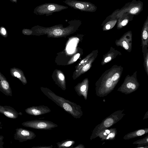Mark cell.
Wrapping results in <instances>:
<instances>
[{"mask_svg": "<svg viewBox=\"0 0 148 148\" xmlns=\"http://www.w3.org/2000/svg\"><path fill=\"white\" fill-rule=\"evenodd\" d=\"M57 105L76 118L77 107L76 104L56 95L55 94H44Z\"/></svg>", "mask_w": 148, "mask_h": 148, "instance_id": "1", "label": "cell"}, {"mask_svg": "<svg viewBox=\"0 0 148 148\" xmlns=\"http://www.w3.org/2000/svg\"><path fill=\"white\" fill-rule=\"evenodd\" d=\"M68 8L67 6L55 3H45L36 7L34 12L37 15H45L48 16L52 14L54 12H60Z\"/></svg>", "mask_w": 148, "mask_h": 148, "instance_id": "2", "label": "cell"}, {"mask_svg": "<svg viewBox=\"0 0 148 148\" xmlns=\"http://www.w3.org/2000/svg\"><path fill=\"white\" fill-rule=\"evenodd\" d=\"M21 125L23 126L36 129L50 130L58 125L50 121L44 120H33L25 121Z\"/></svg>", "mask_w": 148, "mask_h": 148, "instance_id": "3", "label": "cell"}, {"mask_svg": "<svg viewBox=\"0 0 148 148\" xmlns=\"http://www.w3.org/2000/svg\"><path fill=\"white\" fill-rule=\"evenodd\" d=\"M63 2L71 7L82 11L94 12L97 10L96 6L88 2L75 0H66Z\"/></svg>", "mask_w": 148, "mask_h": 148, "instance_id": "4", "label": "cell"}, {"mask_svg": "<svg viewBox=\"0 0 148 148\" xmlns=\"http://www.w3.org/2000/svg\"><path fill=\"white\" fill-rule=\"evenodd\" d=\"M14 134V138L20 142L32 140L36 136L35 133L32 131L22 128L15 129Z\"/></svg>", "mask_w": 148, "mask_h": 148, "instance_id": "5", "label": "cell"}, {"mask_svg": "<svg viewBox=\"0 0 148 148\" xmlns=\"http://www.w3.org/2000/svg\"><path fill=\"white\" fill-rule=\"evenodd\" d=\"M25 112L27 114L33 115H41L51 112L48 107L43 106H33L28 108L25 110Z\"/></svg>", "mask_w": 148, "mask_h": 148, "instance_id": "6", "label": "cell"}, {"mask_svg": "<svg viewBox=\"0 0 148 148\" xmlns=\"http://www.w3.org/2000/svg\"><path fill=\"white\" fill-rule=\"evenodd\" d=\"M0 91L6 95L12 96V92L10 84L5 77L0 72Z\"/></svg>", "mask_w": 148, "mask_h": 148, "instance_id": "7", "label": "cell"}, {"mask_svg": "<svg viewBox=\"0 0 148 148\" xmlns=\"http://www.w3.org/2000/svg\"><path fill=\"white\" fill-rule=\"evenodd\" d=\"M0 113L7 117L12 119L17 118L20 114L12 107L0 105Z\"/></svg>", "mask_w": 148, "mask_h": 148, "instance_id": "8", "label": "cell"}, {"mask_svg": "<svg viewBox=\"0 0 148 148\" xmlns=\"http://www.w3.org/2000/svg\"><path fill=\"white\" fill-rule=\"evenodd\" d=\"M141 4L132 5L121 10L117 14V16L120 17L125 12L132 14H138L141 10Z\"/></svg>", "mask_w": 148, "mask_h": 148, "instance_id": "9", "label": "cell"}, {"mask_svg": "<svg viewBox=\"0 0 148 148\" xmlns=\"http://www.w3.org/2000/svg\"><path fill=\"white\" fill-rule=\"evenodd\" d=\"M10 72L13 77L18 79L23 85H25L27 84V80L23 71L21 70L14 67L10 69Z\"/></svg>", "mask_w": 148, "mask_h": 148, "instance_id": "10", "label": "cell"}, {"mask_svg": "<svg viewBox=\"0 0 148 148\" xmlns=\"http://www.w3.org/2000/svg\"><path fill=\"white\" fill-rule=\"evenodd\" d=\"M114 121L111 118L107 119L104 122V126L106 127H108L111 126L113 123Z\"/></svg>", "mask_w": 148, "mask_h": 148, "instance_id": "11", "label": "cell"}, {"mask_svg": "<svg viewBox=\"0 0 148 148\" xmlns=\"http://www.w3.org/2000/svg\"><path fill=\"white\" fill-rule=\"evenodd\" d=\"M120 24L123 26L126 25L128 23V19L127 18H125L123 19H119Z\"/></svg>", "mask_w": 148, "mask_h": 148, "instance_id": "12", "label": "cell"}, {"mask_svg": "<svg viewBox=\"0 0 148 148\" xmlns=\"http://www.w3.org/2000/svg\"><path fill=\"white\" fill-rule=\"evenodd\" d=\"M63 33L62 31L60 29H54L53 32V34L56 36L61 35Z\"/></svg>", "mask_w": 148, "mask_h": 148, "instance_id": "13", "label": "cell"}, {"mask_svg": "<svg viewBox=\"0 0 148 148\" xmlns=\"http://www.w3.org/2000/svg\"><path fill=\"white\" fill-rule=\"evenodd\" d=\"M0 34L4 38H7L8 34L6 31L5 28L2 27L0 29Z\"/></svg>", "mask_w": 148, "mask_h": 148, "instance_id": "14", "label": "cell"}, {"mask_svg": "<svg viewBox=\"0 0 148 148\" xmlns=\"http://www.w3.org/2000/svg\"><path fill=\"white\" fill-rule=\"evenodd\" d=\"M22 32L23 34L25 35H30L32 32V30L27 29H24L22 30Z\"/></svg>", "mask_w": 148, "mask_h": 148, "instance_id": "15", "label": "cell"}, {"mask_svg": "<svg viewBox=\"0 0 148 148\" xmlns=\"http://www.w3.org/2000/svg\"><path fill=\"white\" fill-rule=\"evenodd\" d=\"M113 80L112 78H109L107 80L106 82V86L108 88L111 87L112 85Z\"/></svg>", "mask_w": 148, "mask_h": 148, "instance_id": "16", "label": "cell"}, {"mask_svg": "<svg viewBox=\"0 0 148 148\" xmlns=\"http://www.w3.org/2000/svg\"><path fill=\"white\" fill-rule=\"evenodd\" d=\"M73 141H66L61 145L60 146H65L66 147H69L71 146L73 144Z\"/></svg>", "mask_w": 148, "mask_h": 148, "instance_id": "17", "label": "cell"}, {"mask_svg": "<svg viewBox=\"0 0 148 148\" xmlns=\"http://www.w3.org/2000/svg\"><path fill=\"white\" fill-rule=\"evenodd\" d=\"M127 86L128 88H131L133 89H134L136 87V86L135 84L131 82L127 83Z\"/></svg>", "mask_w": 148, "mask_h": 148, "instance_id": "18", "label": "cell"}, {"mask_svg": "<svg viewBox=\"0 0 148 148\" xmlns=\"http://www.w3.org/2000/svg\"><path fill=\"white\" fill-rule=\"evenodd\" d=\"M4 139V137L2 135L0 136V148H3V145L4 142L3 140Z\"/></svg>", "mask_w": 148, "mask_h": 148, "instance_id": "19", "label": "cell"}, {"mask_svg": "<svg viewBox=\"0 0 148 148\" xmlns=\"http://www.w3.org/2000/svg\"><path fill=\"white\" fill-rule=\"evenodd\" d=\"M119 73H115L112 76V79L113 81L117 80L119 77Z\"/></svg>", "mask_w": 148, "mask_h": 148, "instance_id": "20", "label": "cell"}, {"mask_svg": "<svg viewBox=\"0 0 148 148\" xmlns=\"http://www.w3.org/2000/svg\"><path fill=\"white\" fill-rule=\"evenodd\" d=\"M145 131L143 130H140L136 132V134L138 136H140L144 134Z\"/></svg>", "mask_w": 148, "mask_h": 148, "instance_id": "21", "label": "cell"}, {"mask_svg": "<svg viewBox=\"0 0 148 148\" xmlns=\"http://www.w3.org/2000/svg\"><path fill=\"white\" fill-rule=\"evenodd\" d=\"M143 38L145 39H146L147 38V32L146 30H144L143 32Z\"/></svg>", "mask_w": 148, "mask_h": 148, "instance_id": "22", "label": "cell"}, {"mask_svg": "<svg viewBox=\"0 0 148 148\" xmlns=\"http://www.w3.org/2000/svg\"><path fill=\"white\" fill-rule=\"evenodd\" d=\"M90 67V65L89 64H86L83 68L82 70L84 71H86L89 69Z\"/></svg>", "mask_w": 148, "mask_h": 148, "instance_id": "23", "label": "cell"}, {"mask_svg": "<svg viewBox=\"0 0 148 148\" xmlns=\"http://www.w3.org/2000/svg\"><path fill=\"white\" fill-rule=\"evenodd\" d=\"M122 44L123 45V47L124 48L126 49H128L129 48V46L125 41H123V42Z\"/></svg>", "mask_w": 148, "mask_h": 148, "instance_id": "24", "label": "cell"}, {"mask_svg": "<svg viewBox=\"0 0 148 148\" xmlns=\"http://www.w3.org/2000/svg\"><path fill=\"white\" fill-rule=\"evenodd\" d=\"M59 77L61 80L63 81L64 79V76L63 75L60 73L59 75Z\"/></svg>", "mask_w": 148, "mask_h": 148, "instance_id": "25", "label": "cell"}, {"mask_svg": "<svg viewBox=\"0 0 148 148\" xmlns=\"http://www.w3.org/2000/svg\"><path fill=\"white\" fill-rule=\"evenodd\" d=\"M112 21H112V22H112ZM108 24H106V27H105L106 29H110L111 27V24H110L109 22H108Z\"/></svg>", "mask_w": 148, "mask_h": 148, "instance_id": "26", "label": "cell"}, {"mask_svg": "<svg viewBox=\"0 0 148 148\" xmlns=\"http://www.w3.org/2000/svg\"><path fill=\"white\" fill-rule=\"evenodd\" d=\"M111 58L110 57H108L106 58L104 62H108L111 60Z\"/></svg>", "mask_w": 148, "mask_h": 148, "instance_id": "27", "label": "cell"}, {"mask_svg": "<svg viewBox=\"0 0 148 148\" xmlns=\"http://www.w3.org/2000/svg\"><path fill=\"white\" fill-rule=\"evenodd\" d=\"M86 86L85 85L82 86L80 88V90L82 92L84 91L86 89Z\"/></svg>", "mask_w": 148, "mask_h": 148, "instance_id": "28", "label": "cell"}, {"mask_svg": "<svg viewBox=\"0 0 148 148\" xmlns=\"http://www.w3.org/2000/svg\"><path fill=\"white\" fill-rule=\"evenodd\" d=\"M79 56H80V54L79 53L77 54L76 55H75V56L74 57V60H73L74 61H76L77 60V59L78 58H79Z\"/></svg>", "mask_w": 148, "mask_h": 148, "instance_id": "29", "label": "cell"}, {"mask_svg": "<svg viewBox=\"0 0 148 148\" xmlns=\"http://www.w3.org/2000/svg\"><path fill=\"white\" fill-rule=\"evenodd\" d=\"M113 136V134L112 133L110 134L108 136L107 139H108L110 137H112Z\"/></svg>", "mask_w": 148, "mask_h": 148, "instance_id": "30", "label": "cell"}, {"mask_svg": "<svg viewBox=\"0 0 148 148\" xmlns=\"http://www.w3.org/2000/svg\"><path fill=\"white\" fill-rule=\"evenodd\" d=\"M106 132L108 134L110 133V131L108 130H106Z\"/></svg>", "mask_w": 148, "mask_h": 148, "instance_id": "31", "label": "cell"}, {"mask_svg": "<svg viewBox=\"0 0 148 148\" xmlns=\"http://www.w3.org/2000/svg\"><path fill=\"white\" fill-rule=\"evenodd\" d=\"M103 134L104 135H107L106 132H104Z\"/></svg>", "mask_w": 148, "mask_h": 148, "instance_id": "32", "label": "cell"}, {"mask_svg": "<svg viewBox=\"0 0 148 148\" xmlns=\"http://www.w3.org/2000/svg\"><path fill=\"white\" fill-rule=\"evenodd\" d=\"M147 141H148V138L147 139Z\"/></svg>", "mask_w": 148, "mask_h": 148, "instance_id": "33", "label": "cell"}]
</instances>
